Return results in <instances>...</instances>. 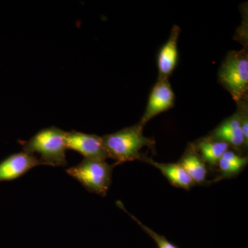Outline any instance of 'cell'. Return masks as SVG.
Returning <instances> with one entry per match:
<instances>
[{"instance_id": "6da1fadb", "label": "cell", "mask_w": 248, "mask_h": 248, "mask_svg": "<svg viewBox=\"0 0 248 248\" xmlns=\"http://www.w3.org/2000/svg\"><path fill=\"white\" fill-rule=\"evenodd\" d=\"M143 125L138 123L117 133L102 137L108 158L115 160L117 165L141 160L143 156L140 151L142 148H153L155 143L153 140L143 135Z\"/></svg>"}, {"instance_id": "7a4b0ae2", "label": "cell", "mask_w": 248, "mask_h": 248, "mask_svg": "<svg viewBox=\"0 0 248 248\" xmlns=\"http://www.w3.org/2000/svg\"><path fill=\"white\" fill-rule=\"evenodd\" d=\"M65 135L66 132L55 127L44 129L25 143L24 152L40 155V161L44 165L66 166Z\"/></svg>"}, {"instance_id": "3957f363", "label": "cell", "mask_w": 248, "mask_h": 248, "mask_svg": "<svg viewBox=\"0 0 248 248\" xmlns=\"http://www.w3.org/2000/svg\"><path fill=\"white\" fill-rule=\"evenodd\" d=\"M218 79L236 102L247 95L248 58L246 50L228 54L218 71Z\"/></svg>"}, {"instance_id": "277c9868", "label": "cell", "mask_w": 248, "mask_h": 248, "mask_svg": "<svg viewBox=\"0 0 248 248\" xmlns=\"http://www.w3.org/2000/svg\"><path fill=\"white\" fill-rule=\"evenodd\" d=\"M116 166V164L109 165L105 161L84 159L79 164L67 170L66 172L89 192L106 197Z\"/></svg>"}, {"instance_id": "5b68a950", "label": "cell", "mask_w": 248, "mask_h": 248, "mask_svg": "<svg viewBox=\"0 0 248 248\" xmlns=\"http://www.w3.org/2000/svg\"><path fill=\"white\" fill-rule=\"evenodd\" d=\"M65 143L67 149L78 152L84 156V159L99 161L108 159L102 137L79 132H66Z\"/></svg>"}, {"instance_id": "8992f818", "label": "cell", "mask_w": 248, "mask_h": 248, "mask_svg": "<svg viewBox=\"0 0 248 248\" xmlns=\"http://www.w3.org/2000/svg\"><path fill=\"white\" fill-rule=\"evenodd\" d=\"M175 96L169 79L157 80L150 94L146 110L139 122L145 125L160 113L174 107Z\"/></svg>"}, {"instance_id": "52a82bcc", "label": "cell", "mask_w": 248, "mask_h": 248, "mask_svg": "<svg viewBox=\"0 0 248 248\" xmlns=\"http://www.w3.org/2000/svg\"><path fill=\"white\" fill-rule=\"evenodd\" d=\"M40 165V159L24 152L11 155L0 164V182L14 180Z\"/></svg>"}, {"instance_id": "ba28073f", "label": "cell", "mask_w": 248, "mask_h": 248, "mask_svg": "<svg viewBox=\"0 0 248 248\" xmlns=\"http://www.w3.org/2000/svg\"><path fill=\"white\" fill-rule=\"evenodd\" d=\"M180 29L177 25L173 26L169 40L160 50L157 58L158 80H166L172 75L177 64L178 39Z\"/></svg>"}, {"instance_id": "9c48e42d", "label": "cell", "mask_w": 248, "mask_h": 248, "mask_svg": "<svg viewBox=\"0 0 248 248\" xmlns=\"http://www.w3.org/2000/svg\"><path fill=\"white\" fill-rule=\"evenodd\" d=\"M211 139L228 143L235 149L246 147L244 135L241 130L239 112H236L222 122L213 133Z\"/></svg>"}, {"instance_id": "30bf717a", "label": "cell", "mask_w": 248, "mask_h": 248, "mask_svg": "<svg viewBox=\"0 0 248 248\" xmlns=\"http://www.w3.org/2000/svg\"><path fill=\"white\" fill-rule=\"evenodd\" d=\"M141 161L159 170L173 186L188 190L195 185V182L179 163L164 164V163L156 162L146 156H143Z\"/></svg>"}, {"instance_id": "8fae6325", "label": "cell", "mask_w": 248, "mask_h": 248, "mask_svg": "<svg viewBox=\"0 0 248 248\" xmlns=\"http://www.w3.org/2000/svg\"><path fill=\"white\" fill-rule=\"evenodd\" d=\"M179 164L185 169L191 179L195 184H202L206 183V176L208 174L206 166L200 155L192 148L186 152Z\"/></svg>"}, {"instance_id": "7c38bea8", "label": "cell", "mask_w": 248, "mask_h": 248, "mask_svg": "<svg viewBox=\"0 0 248 248\" xmlns=\"http://www.w3.org/2000/svg\"><path fill=\"white\" fill-rule=\"evenodd\" d=\"M247 156H241L234 152L227 151L218 161L220 175L215 181L234 177L248 165Z\"/></svg>"}, {"instance_id": "4fadbf2b", "label": "cell", "mask_w": 248, "mask_h": 248, "mask_svg": "<svg viewBox=\"0 0 248 248\" xmlns=\"http://www.w3.org/2000/svg\"><path fill=\"white\" fill-rule=\"evenodd\" d=\"M229 147V145L225 142L210 138L200 142L197 148L204 163H207L213 167L218 164L223 155L228 151Z\"/></svg>"}, {"instance_id": "5bb4252c", "label": "cell", "mask_w": 248, "mask_h": 248, "mask_svg": "<svg viewBox=\"0 0 248 248\" xmlns=\"http://www.w3.org/2000/svg\"><path fill=\"white\" fill-rule=\"evenodd\" d=\"M117 204H118L119 207H120V208H122V210H124V211H125V213L128 214L129 216L133 218L134 221H136L137 223H138L139 226L141 227V228H143V231L146 232L147 234L149 235L152 239H154L155 243H156V245H157V246L159 247V248H178L176 247L174 245H173L172 244H171L170 242H169V241H168V240L166 239L164 236H161V235L157 234V233L155 232L152 231L151 228H149L148 227L145 226V225H143L141 221H139L136 217H134L133 215H131V214L129 213L127 211L125 208H124L123 205L120 202H117Z\"/></svg>"}, {"instance_id": "9a60e30c", "label": "cell", "mask_w": 248, "mask_h": 248, "mask_svg": "<svg viewBox=\"0 0 248 248\" xmlns=\"http://www.w3.org/2000/svg\"><path fill=\"white\" fill-rule=\"evenodd\" d=\"M240 118H241V130L244 135L245 143L246 146L248 145V117L247 108H244L243 110L240 111Z\"/></svg>"}]
</instances>
